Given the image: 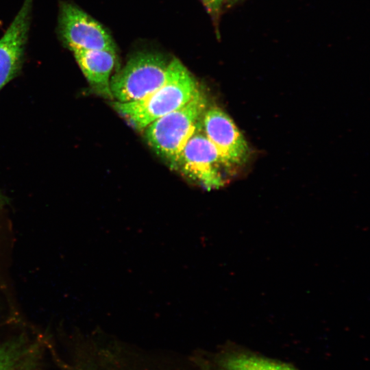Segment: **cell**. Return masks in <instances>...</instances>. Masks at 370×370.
I'll list each match as a JSON object with an SVG mask.
<instances>
[{
  "label": "cell",
  "instance_id": "1",
  "mask_svg": "<svg viewBox=\"0 0 370 370\" xmlns=\"http://www.w3.org/2000/svg\"><path fill=\"white\" fill-rule=\"evenodd\" d=\"M199 90L194 76L180 60L173 58L166 79L158 88L138 101H112L110 104L134 128L143 131L155 120L187 103Z\"/></svg>",
  "mask_w": 370,
  "mask_h": 370
},
{
  "label": "cell",
  "instance_id": "2",
  "mask_svg": "<svg viewBox=\"0 0 370 370\" xmlns=\"http://www.w3.org/2000/svg\"><path fill=\"white\" fill-rule=\"evenodd\" d=\"M201 91L181 108L155 120L143 130L151 149L173 170L184 145L201 122L208 107Z\"/></svg>",
  "mask_w": 370,
  "mask_h": 370
},
{
  "label": "cell",
  "instance_id": "3",
  "mask_svg": "<svg viewBox=\"0 0 370 370\" xmlns=\"http://www.w3.org/2000/svg\"><path fill=\"white\" fill-rule=\"evenodd\" d=\"M170 61L157 52L140 51L133 55L110 78L113 101L132 102L151 94L164 83Z\"/></svg>",
  "mask_w": 370,
  "mask_h": 370
},
{
  "label": "cell",
  "instance_id": "4",
  "mask_svg": "<svg viewBox=\"0 0 370 370\" xmlns=\"http://www.w3.org/2000/svg\"><path fill=\"white\" fill-rule=\"evenodd\" d=\"M58 35L62 43L74 50H106L116 53L108 31L76 5L61 1L58 16Z\"/></svg>",
  "mask_w": 370,
  "mask_h": 370
},
{
  "label": "cell",
  "instance_id": "5",
  "mask_svg": "<svg viewBox=\"0 0 370 370\" xmlns=\"http://www.w3.org/2000/svg\"><path fill=\"white\" fill-rule=\"evenodd\" d=\"M222 166L216 149L203 132L200 123L182 149L175 170L205 189L213 190L225 185Z\"/></svg>",
  "mask_w": 370,
  "mask_h": 370
},
{
  "label": "cell",
  "instance_id": "6",
  "mask_svg": "<svg viewBox=\"0 0 370 370\" xmlns=\"http://www.w3.org/2000/svg\"><path fill=\"white\" fill-rule=\"evenodd\" d=\"M203 132L213 145L223 166H243L251 151L245 136L233 119L218 106H208L201 123Z\"/></svg>",
  "mask_w": 370,
  "mask_h": 370
},
{
  "label": "cell",
  "instance_id": "7",
  "mask_svg": "<svg viewBox=\"0 0 370 370\" xmlns=\"http://www.w3.org/2000/svg\"><path fill=\"white\" fill-rule=\"evenodd\" d=\"M33 0H24L11 24L0 38V90L23 66L31 24Z\"/></svg>",
  "mask_w": 370,
  "mask_h": 370
},
{
  "label": "cell",
  "instance_id": "8",
  "mask_svg": "<svg viewBox=\"0 0 370 370\" xmlns=\"http://www.w3.org/2000/svg\"><path fill=\"white\" fill-rule=\"evenodd\" d=\"M73 56L91 90L103 99L113 101L110 78L116 53L106 50H74Z\"/></svg>",
  "mask_w": 370,
  "mask_h": 370
},
{
  "label": "cell",
  "instance_id": "9",
  "mask_svg": "<svg viewBox=\"0 0 370 370\" xmlns=\"http://www.w3.org/2000/svg\"><path fill=\"white\" fill-rule=\"evenodd\" d=\"M221 370H297L289 365L259 355L236 352L222 358Z\"/></svg>",
  "mask_w": 370,
  "mask_h": 370
},
{
  "label": "cell",
  "instance_id": "10",
  "mask_svg": "<svg viewBox=\"0 0 370 370\" xmlns=\"http://www.w3.org/2000/svg\"><path fill=\"white\" fill-rule=\"evenodd\" d=\"M16 351L14 345L0 346V370H14L17 360Z\"/></svg>",
  "mask_w": 370,
  "mask_h": 370
},
{
  "label": "cell",
  "instance_id": "11",
  "mask_svg": "<svg viewBox=\"0 0 370 370\" xmlns=\"http://www.w3.org/2000/svg\"><path fill=\"white\" fill-rule=\"evenodd\" d=\"M208 12L216 19L219 18L222 7L227 0H201Z\"/></svg>",
  "mask_w": 370,
  "mask_h": 370
},
{
  "label": "cell",
  "instance_id": "12",
  "mask_svg": "<svg viewBox=\"0 0 370 370\" xmlns=\"http://www.w3.org/2000/svg\"><path fill=\"white\" fill-rule=\"evenodd\" d=\"M8 199L0 190V208H3L8 204Z\"/></svg>",
  "mask_w": 370,
  "mask_h": 370
},
{
  "label": "cell",
  "instance_id": "13",
  "mask_svg": "<svg viewBox=\"0 0 370 370\" xmlns=\"http://www.w3.org/2000/svg\"><path fill=\"white\" fill-rule=\"evenodd\" d=\"M227 1H230L234 2V1H238V0H227Z\"/></svg>",
  "mask_w": 370,
  "mask_h": 370
}]
</instances>
